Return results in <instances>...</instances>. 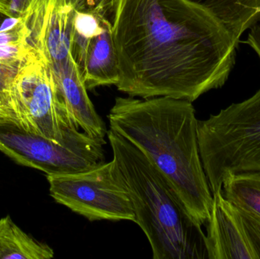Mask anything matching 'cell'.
I'll return each mask as SVG.
<instances>
[{
  "mask_svg": "<svg viewBox=\"0 0 260 259\" xmlns=\"http://www.w3.org/2000/svg\"><path fill=\"white\" fill-rule=\"evenodd\" d=\"M6 103L18 126L55 142H64L79 129L61 99L51 67L34 55L20 62Z\"/></svg>",
  "mask_w": 260,
  "mask_h": 259,
  "instance_id": "cell-5",
  "label": "cell"
},
{
  "mask_svg": "<svg viewBox=\"0 0 260 259\" xmlns=\"http://www.w3.org/2000/svg\"><path fill=\"white\" fill-rule=\"evenodd\" d=\"M113 174L130 199L135 222L146 236L154 259L208 258L206 234L188 214L169 181L133 143L108 131Z\"/></svg>",
  "mask_w": 260,
  "mask_h": 259,
  "instance_id": "cell-3",
  "label": "cell"
},
{
  "mask_svg": "<svg viewBox=\"0 0 260 259\" xmlns=\"http://www.w3.org/2000/svg\"><path fill=\"white\" fill-rule=\"evenodd\" d=\"M118 60L116 87L130 97L195 101L221 88L238 44L191 0H108Z\"/></svg>",
  "mask_w": 260,
  "mask_h": 259,
  "instance_id": "cell-1",
  "label": "cell"
},
{
  "mask_svg": "<svg viewBox=\"0 0 260 259\" xmlns=\"http://www.w3.org/2000/svg\"><path fill=\"white\" fill-rule=\"evenodd\" d=\"M105 138L75 131L57 143L30 133L12 118L0 120V152L19 165L50 174L88 170L105 162Z\"/></svg>",
  "mask_w": 260,
  "mask_h": 259,
  "instance_id": "cell-6",
  "label": "cell"
},
{
  "mask_svg": "<svg viewBox=\"0 0 260 259\" xmlns=\"http://www.w3.org/2000/svg\"><path fill=\"white\" fill-rule=\"evenodd\" d=\"M108 117L110 129L157 166L194 222L206 225L213 195L200 156L192 102L168 97H118Z\"/></svg>",
  "mask_w": 260,
  "mask_h": 259,
  "instance_id": "cell-2",
  "label": "cell"
},
{
  "mask_svg": "<svg viewBox=\"0 0 260 259\" xmlns=\"http://www.w3.org/2000/svg\"><path fill=\"white\" fill-rule=\"evenodd\" d=\"M82 77L88 90L116 86L118 82V60L108 12L102 27L88 41Z\"/></svg>",
  "mask_w": 260,
  "mask_h": 259,
  "instance_id": "cell-10",
  "label": "cell"
},
{
  "mask_svg": "<svg viewBox=\"0 0 260 259\" xmlns=\"http://www.w3.org/2000/svg\"><path fill=\"white\" fill-rule=\"evenodd\" d=\"M53 249L17 226L9 215L0 219V259H50Z\"/></svg>",
  "mask_w": 260,
  "mask_h": 259,
  "instance_id": "cell-12",
  "label": "cell"
},
{
  "mask_svg": "<svg viewBox=\"0 0 260 259\" xmlns=\"http://www.w3.org/2000/svg\"><path fill=\"white\" fill-rule=\"evenodd\" d=\"M236 208L260 259V216L238 207Z\"/></svg>",
  "mask_w": 260,
  "mask_h": 259,
  "instance_id": "cell-14",
  "label": "cell"
},
{
  "mask_svg": "<svg viewBox=\"0 0 260 259\" xmlns=\"http://www.w3.org/2000/svg\"><path fill=\"white\" fill-rule=\"evenodd\" d=\"M213 202L207 224L209 259H259L236 207L224 197L222 189L212 193Z\"/></svg>",
  "mask_w": 260,
  "mask_h": 259,
  "instance_id": "cell-9",
  "label": "cell"
},
{
  "mask_svg": "<svg viewBox=\"0 0 260 259\" xmlns=\"http://www.w3.org/2000/svg\"><path fill=\"white\" fill-rule=\"evenodd\" d=\"M6 17L7 16H6V15L0 12V26H1L2 23L3 22V21H4L5 18H6Z\"/></svg>",
  "mask_w": 260,
  "mask_h": 259,
  "instance_id": "cell-21",
  "label": "cell"
},
{
  "mask_svg": "<svg viewBox=\"0 0 260 259\" xmlns=\"http://www.w3.org/2000/svg\"><path fill=\"white\" fill-rule=\"evenodd\" d=\"M19 64L20 62L0 61V97L5 102L6 90L15 76Z\"/></svg>",
  "mask_w": 260,
  "mask_h": 259,
  "instance_id": "cell-15",
  "label": "cell"
},
{
  "mask_svg": "<svg viewBox=\"0 0 260 259\" xmlns=\"http://www.w3.org/2000/svg\"><path fill=\"white\" fill-rule=\"evenodd\" d=\"M248 30V35L244 42L253 49L260 61V15Z\"/></svg>",
  "mask_w": 260,
  "mask_h": 259,
  "instance_id": "cell-16",
  "label": "cell"
},
{
  "mask_svg": "<svg viewBox=\"0 0 260 259\" xmlns=\"http://www.w3.org/2000/svg\"><path fill=\"white\" fill-rule=\"evenodd\" d=\"M21 21V17H6L0 26V32L8 31L13 29Z\"/></svg>",
  "mask_w": 260,
  "mask_h": 259,
  "instance_id": "cell-18",
  "label": "cell"
},
{
  "mask_svg": "<svg viewBox=\"0 0 260 259\" xmlns=\"http://www.w3.org/2000/svg\"><path fill=\"white\" fill-rule=\"evenodd\" d=\"M11 0H0V12L10 17Z\"/></svg>",
  "mask_w": 260,
  "mask_h": 259,
  "instance_id": "cell-20",
  "label": "cell"
},
{
  "mask_svg": "<svg viewBox=\"0 0 260 259\" xmlns=\"http://www.w3.org/2000/svg\"><path fill=\"white\" fill-rule=\"evenodd\" d=\"M222 191L235 206L260 216V171L241 172L225 176Z\"/></svg>",
  "mask_w": 260,
  "mask_h": 259,
  "instance_id": "cell-13",
  "label": "cell"
},
{
  "mask_svg": "<svg viewBox=\"0 0 260 259\" xmlns=\"http://www.w3.org/2000/svg\"><path fill=\"white\" fill-rule=\"evenodd\" d=\"M12 118V114L6 102L0 97V120Z\"/></svg>",
  "mask_w": 260,
  "mask_h": 259,
  "instance_id": "cell-19",
  "label": "cell"
},
{
  "mask_svg": "<svg viewBox=\"0 0 260 259\" xmlns=\"http://www.w3.org/2000/svg\"><path fill=\"white\" fill-rule=\"evenodd\" d=\"M112 169V161H105L82 171L47 175L50 196L90 221L135 222L129 196Z\"/></svg>",
  "mask_w": 260,
  "mask_h": 259,
  "instance_id": "cell-7",
  "label": "cell"
},
{
  "mask_svg": "<svg viewBox=\"0 0 260 259\" xmlns=\"http://www.w3.org/2000/svg\"><path fill=\"white\" fill-rule=\"evenodd\" d=\"M203 168L212 193L232 173L260 171V88L207 120H198Z\"/></svg>",
  "mask_w": 260,
  "mask_h": 259,
  "instance_id": "cell-4",
  "label": "cell"
},
{
  "mask_svg": "<svg viewBox=\"0 0 260 259\" xmlns=\"http://www.w3.org/2000/svg\"><path fill=\"white\" fill-rule=\"evenodd\" d=\"M31 0H11L10 17L18 18L24 14Z\"/></svg>",
  "mask_w": 260,
  "mask_h": 259,
  "instance_id": "cell-17",
  "label": "cell"
},
{
  "mask_svg": "<svg viewBox=\"0 0 260 259\" xmlns=\"http://www.w3.org/2000/svg\"><path fill=\"white\" fill-rule=\"evenodd\" d=\"M206 8L239 44L241 36L259 18L260 0H191Z\"/></svg>",
  "mask_w": 260,
  "mask_h": 259,
  "instance_id": "cell-11",
  "label": "cell"
},
{
  "mask_svg": "<svg viewBox=\"0 0 260 259\" xmlns=\"http://www.w3.org/2000/svg\"><path fill=\"white\" fill-rule=\"evenodd\" d=\"M74 8L75 0H31L21 16V45L53 71L74 62L71 54Z\"/></svg>",
  "mask_w": 260,
  "mask_h": 259,
  "instance_id": "cell-8",
  "label": "cell"
}]
</instances>
